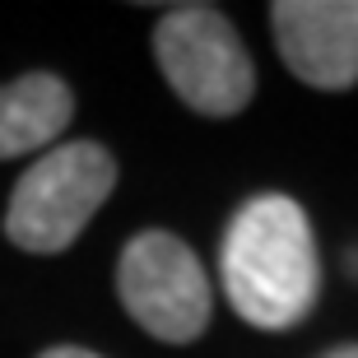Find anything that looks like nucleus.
<instances>
[{"label":"nucleus","mask_w":358,"mask_h":358,"mask_svg":"<svg viewBox=\"0 0 358 358\" xmlns=\"http://www.w3.org/2000/svg\"><path fill=\"white\" fill-rule=\"evenodd\" d=\"M219 275L233 312L256 331H289L321 298V256L293 196H252L219 247Z\"/></svg>","instance_id":"f257e3e1"},{"label":"nucleus","mask_w":358,"mask_h":358,"mask_svg":"<svg viewBox=\"0 0 358 358\" xmlns=\"http://www.w3.org/2000/svg\"><path fill=\"white\" fill-rule=\"evenodd\" d=\"M154 61L191 112L238 117L256 93V66L214 5H177L154 28Z\"/></svg>","instance_id":"7ed1b4c3"},{"label":"nucleus","mask_w":358,"mask_h":358,"mask_svg":"<svg viewBox=\"0 0 358 358\" xmlns=\"http://www.w3.org/2000/svg\"><path fill=\"white\" fill-rule=\"evenodd\" d=\"M117 293L121 307L135 317V326L168 345L200 340L214 312L210 279L200 270L196 252L163 228L135 233L126 242L117 261Z\"/></svg>","instance_id":"20e7f679"},{"label":"nucleus","mask_w":358,"mask_h":358,"mask_svg":"<svg viewBox=\"0 0 358 358\" xmlns=\"http://www.w3.org/2000/svg\"><path fill=\"white\" fill-rule=\"evenodd\" d=\"M38 358H98V354H89V349H80V345H56V349H47V354H38Z\"/></svg>","instance_id":"0eeeda50"},{"label":"nucleus","mask_w":358,"mask_h":358,"mask_svg":"<svg viewBox=\"0 0 358 358\" xmlns=\"http://www.w3.org/2000/svg\"><path fill=\"white\" fill-rule=\"evenodd\" d=\"M284 66L312 89L358 84V0H279L270 5Z\"/></svg>","instance_id":"39448f33"},{"label":"nucleus","mask_w":358,"mask_h":358,"mask_svg":"<svg viewBox=\"0 0 358 358\" xmlns=\"http://www.w3.org/2000/svg\"><path fill=\"white\" fill-rule=\"evenodd\" d=\"M326 358H358V345H340V349H331Z\"/></svg>","instance_id":"6e6552de"},{"label":"nucleus","mask_w":358,"mask_h":358,"mask_svg":"<svg viewBox=\"0 0 358 358\" xmlns=\"http://www.w3.org/2000/svg\"><path fill=\"white\" fill-rule=\"evenodd\" d=\"M70 112H75V98L66 80H56L47 70L5 84L0 89V159L52 145L70 126Z\"/></svg>","instance_id":"423d86ee"},{"label":"nucleus","mask_w":358,"mask_h":358,"mask_svg":"<svg viewBox=\"0 0 358 358\" xmlns=\"http://www.w3.org/2000/svg\"><path fill=\"white\" fill-rule=\"evenodd\" d=\"M117 186V159L93 140H70L42 154L10 196L5 233L14 247L38 256L66 252Z\"/></svg>","instance_id":"f03ea898"}]
</instances>
